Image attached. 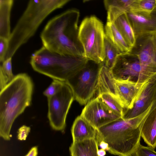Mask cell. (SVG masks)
<instances>
[{
	"label": "cell",
	"instance_id": "1",
	"mask_svg": "<svg viewBox=\"0 0 156 156\" xmlns=\"http://www.w3.org/2000/svg\"><path fill=\"white\" fill-rule=\"evenodd\" d=\"M80 15L78 10L70 9L49 20L40 35L43 46L60 55L84 57L78 36Z\"/></svg>",
	"mask_w": 156,
	"mask_h": 156
},
{
	"label": "cell",
	"instance_id": "2",
	"mask_svg": "<svg viewBox=\"0 0 156 156\" xmlns=\"http://www.w3.org/2000/svg\"><path fill=\"white\" fill-rule=\"evenodd\" d=\"M156 106L154 100L144 112L133 118H122L97 129L96 140L108 145V151L118 156H133L140 144L141 130L147 117Z\"/></svg>",
	"mask_w": 156,
	"mask_h": 156
},
{
	"label": "cell",
	"instance_id": "3",
	"mask_svg": "<svg viewBox=\"0 0 156 156\" xmlns=\"http://www.w3.org/2000/svg\"><path fill=\"white\" fill-rule=\"evenodd\" d=\"M34 83L26 73L16 75L0 92V136L10 139V131L16 119L31 104Z\"/></svg>",
	"mask_w": 156,
	"mask_h": 156
},
{
	"label": "cell",
	"instance_id": "4",
	"mask_svg": "<svg viewBox=\"0 0 156 156\" xmlns=\"http://www.w3.org/2000/svg\"><path fill=\"white\" fill-rule=\"evenodd\" d=\"M70 0H31L18 21L9 40L5 60L12 58L18 49L34 34L44 20L54 11Z\"/></svg>",
	"mask_w": 156,
	"mask_h": 156
},
{
	"label": "cell",
	"instance_id": "5",
	"mask_svg": "<svg viewBox=\"0 0 156 156\" xmlns=\"http://www.w3.org/2000/svg\"><path fill=\"white\" fill-rule=\"evenodd\" d=\"M87 60L83 56L51 52L43 46L32 54L30 63L35 71L53 79L66 82L84 66Z\"/></svg>",
	"mask_w": 156,
	"mask_h": 156
},
{
	"label": "cell",
	"instance_id": "6",
	"mask_svg": "<svg viewBox=\"0 0 156 156\" xmlns=\"http://www.w3.org/2000/svg\"><path fill=\"white\" fill-rule=\"evenodd\" d=\"M78 36L84 57L97 63H103L105 34L102 22L94 16L85 18L79 27Z\"/></svg>",
	"mask_w": 156,
	"mask_h": 156
},
{
	"label": "cell",
	"instance_id": "7",
	"mask_svg": "<svg viewBox=\"0 0 156 156\" xmlns=\"http://www.w3.org/2000/svg\"><path fill=\"white\" fill-rule=\"evenodd\" d=\"M103 64L88 60L84 66L66 82L71 89L74 99L80 104H86L97 90Z\"/></svg>",
	"mask_w": 156,
	"mask_h": 156
},
{
	"label": "cell",
	"instance_id": "8",
	"mask_svg": "<svg viewBox=\"0 0 156 156\" xmlns=\"http://www.w3.org/2000/svg\"><path fill=\"white\" fill-rule=\"evenodd\" d=\"M47 98L50 125L54 130L63 131L66 126L67 114L74 99L72 90L65 82L57 93Z\"/></svg>",
	"mask_w": 156,
	"mask_h": 156
},
{
	"label": "cell",
	"instance_id": "9",
	"mask_svg": "<svg viewBox=\"0 0 156 156\" xmlns=\"http://www.w3.org/2000/svg\"><path fill=\"white\" fill-rule=\"evenodd\" d=\"M111 70L115 80L120 81L144 83L155 76L147 72L141 66L138 58L130 52L119 55Z\"/></svg>",
	"mask_w": 156,
	"mask_h": 156
},
{
	"label": "cell",
	"instance_id": "10",
	"mask_svg": "<svg viewBox=\"0 0 156 156\" xmlns=\"http://www.w3.org/2000/svg\"><path fill=\"white\" fill-rule=\"evenodd\" d=\"M129 52L138 58L147 72L153 76L156 75V33L136 37L135 44Z\"/></svg>",
	"mask_w": 156,
	"mask_h": 156
},
{
	"label": "cell",
	"instance_id": "11",
	"mask_svg": "<svg viewBox=\"0 0 156 156\" xmlns=\"http://www.w3.org/2000/svg\"><path fill=\"white\" fill-rule=\"evenodd\" d=\"M80 115L97 129L122 118L98 97L87 103Z\"/></svg>",
	"mask_w": 156,
	"mask_h": 156
},
{
	"label": "cell",
	"instance_id": "12",
	"mask_svg": "<svg viewBox=\"0 0 156 156\" xmlns=\"http://www.w3.org/2000/svg\"><path fill=\"white\" fill-rule=\"evenodd\" d=\"M148 81L144 83H138L115 80V88L117 97L124 110L129 109L133 107Z\"/></svg>",
	"mask_w": 156,
	"mask_h": 156
},
{
	"label": "cell",
	"instance_id": "13",
	"mask_svg": "<svg viewBox=\"0 0 156 156\" xmlns=\"http://www.w3.org/2000/svg\"><path fill=\"white\" fill-rule=\"evenodd\" d=\"M156 98V75L148 81L133 107L124 110L122 118L127 119L134 118L145 111Z\"/></svg>",
	"mask_w": 156,
	"mask_h": 156
},
{
	"label": "cell",
	"instance_id": "14",
	"mask_svg": "<svg viewBox=\"0 0 156 156\" xmlns=\"http://www.w3.org/2000/svg\"><path fill=\"white\" fill-rule=\"evenodd\" d=\"M126 13L136 37L156 33V8L148 12H129Z\"/></svg>",
	"mask_w": 156,
	"mask_h": 156
},
{
	"label": "cell",
	"instance_id": "15",
	"mask_svg": "<svg viewBox=\"0 0 156 156\" xmlns=\"http://www.w3.org/2000/svg\"><path fill=\"white\" fill-rule=\"evenodd\" d=\"M98 129L81 115L75 119L71 129L73 142L96 139Z\"/></svg>",
	"mask_w": 156,
	"mask_h": 156
},
{
	"label": "cell",
	"instance_id": "16",
	"mask_svg": "<svg viewBox=\"0 0 156 156\" xmlns=\"http://www.w3.org/2000/svg\"><path fill=\"white\" fill-rule=\"evenodd\" d=\"M98 143L95 139L73 142L69 147L71 156H99Z\"/></svg>",
	"mask_w": 156,
	"mask_h": 156
},
{
	"label": "cell",
	"instance_id": "17",
	"mask_svg": "<svg viewBox=\"0 0 156 156\" xmlns=\"http://www.w3.org/2000/svg\"><path fill=\"white\" fill-rule=\"evenodd\" d=\"M133 0H106L104 1L107 11V23H113L120 16L129 12Z\"/></svg>",
	"mask_w": 156,
	"mask_h": 156
},
{
	"label": "cell",
	"instance_id": "18",
	"mask_svg": "<svg viewBox=\"0 0 156 156\" xmlns=\"http://www.w3.org/2000/svg\"><path fill=\"white\" fill-rule=\"evenodd\" d=\"M141 136L148 146L156 147V106L143 124Z\"/></svg>",
	"mask_w": 156,
	"mask_h": 156
},
{
	"label": "cell",
	"instance_id": "19",
	"mask_svg": "<svg viewBox=\"0 0 156 156\" xmlns=\"http://www.w3.org/2000/svg\"><path fill=\"white\" fill-rule=\"evenodd\" d=\"M115 83V80L111 70L103 64L100 71L97 88L98 95L102 93H107L111 94L118 98Z\"/></svg>",
	"mask_w": 156,
	"mask_h": 156
},
{
	"label": "cell",
	"instance_id": "20",
	"mask_svg": "<svg viewBox=\"0 0 156 156\" xmlns=\"http://www.w3.org/2000/svg\"><path fill=\"white\" fill-rule=\"evenodd\" d=\"M13 0H0V37L9 40L10 32V17Z\"/></svg>",
	"mask_w": 156,
	"mask_h": 156
},
{
	"label": "cell",
	"instance_id": "21",
	"mask_svg": "<svg viewBox=\"0 0 156 156\" xmlns=\"http://www.w3.org/2000/svg\"><path fill=\"white\" fill-rule=\"evenodd\" d=\"M105 29L106 37L122 54L130 52L131 48L127 43L114 23H107Z\"/></svg>",
	"mask_w": 156,
	"mask_h": 156
},
{
	"label": "cell",
	"instance_id": "22",
	"mask_svg": "<svg viewBox=\"0 0 156 156\" xmlns=\"http://www.w3.org/2000/svg\"><path fill=\"white\" fill-rule=\"evenodd\" d=\"M124 40L131 48L136 41V37L126 13L119 16L113 22Z\"/></svg>",
	"mask_w": 156,
	"mask_h": 156
},
{
	"label": "cell",
	"instance_id": "23",
	"mask_svg": "<svg viewBox=\"0 0 156 156\" xmlns=\"http://www.w3.org/2000/svg\"><path fill=\"white\" fill-rule=\"evenodd\" d=\"M105 58L103 64L111 70L118 56L122 54L120 51L106 37L104 41Z\"/></svg>",
	"mask_w": 156,
	"mask_h": 156
},
{
	"label": "cell",
	"instance_id": "24",
	"mask_svg": "<svg viewBox=\"0 0 156 156\" xmlns=\"http://www.w3.org/2000/svg\"><path fill=\"white\" fill-rule=\"evenodd\" d=\"M12 58L6 59L0 66V90L14 78L12 73Z\"/></svg>",
	"mask_w": 156,
	"mask_h": 156
},
{
	"label": "cell",
	"instance_id": "25",
	"mask_svg": "<svg viewBox=\"0 0 156 156\" xmlns=\"http://www.w3.org/2000/svg\"><path fill=\"white\" fill-rule=\"evenodd\" d=\"M97 97L109 108L122 117L124 108L117 97L111 94L107 93H101L98 95Z\"/></svg>",
	"mask_w": 156,
	"mask_h": 156
},
{
	"label": "cell",
	"instance_id": "26",
	"mask_svg": "<svg viewBox=\"0 0 156 156\" xmlns=\"http://www.w3.org/2000/svg\"><path fill=\"white\" fill-rule=\"evenodd\" d=\"M155 8L156 0H133L128 12H148Z\"/></svg>",
	"mask_w": 156,
	"mask_h": 156
},
{
	"label": "cell",
	"instance_id": "27",
	"mask_svg": "<svg viewBox=\"0 0 156 156\" xmlns=\"http://www.w3.org/2000/svg\"><path fill=\"white\" fill-rule=\"evenodd\" d=\"M65 83V82L58 80L53 79L50 85L43 92V94L47 98L54 95L59 91Z\"/></svg>",
	"mask_w": 156,
	"mask_h": 156
},
{
	"label": "cell",
	"instance_id": "28",
	"mask_svg": "<svg viewBox=\"0 0 156 156\" xmlns=\"http://www.w3.org/2000/svg\"><path fill=\"white\" fill-rule=\"evenodd\" d=\"M133 156H156V152L150 147L140 144Z\"/></svg>",
	"mask_w": 156,
	"mask_h": 156
},
{
	"label": "cell",
	"instance_id": "29",
	"mask_svg": "<svg viewBox=\"0 0 156 156\" xmlns=\"http://www.w3.org/2000/svg\"><path fill=\"white\" fill-rule=\"evenodd\" d=\"M9 45V39L0 37V62L2 63L5 60Z\"/></svg>",
	"mask_w": 156,
	"mask_h": 156
},
{
	"label": "cell",
	"instance_id": "30",
	"mask_svg": "<svg viewBox=\"0 0 156 156\" xmlns=\"http://www.w3.org/2000/svg\"><path fill=\"white\" fill-rule=\"evenodd\" d=\"M30 130V127L23 125L20 127L18 131V139L20 140H26Z\"/></svg>",
	"mask_w": 156,
	"mask_h": 156
},
{
	"label": "cell",
	"instance_id": "31",
	"mask_svg": "<svg viewBox=\"0 0 156 156\" xmlns=\"http://www.w3.org/2000/svg\"><path fill=\"white\" fill-rule=\"evenodd\" d=\"M38 148L37 146L33 147L25 156H37Z\"/></svg>",
	"mask_w": 156,
	"mask_h": 156
},
{
	"label": "cell",
	"instance_id": "32",
	"mask_svg": "<svg viewBox=\"0 0 156 156\" xmlns=\"http://www.w3.org/2000/svg\"><path fill=\"white\" fill-rule=\"evenodd\" d=\"M98 146H99L101 149L105 150V151H108L109 147L108 144L103 141H101L98 143Z\"/></svg>",
	"mask_w": 156,
	"mask_h": 156
},
{
	"label": "cell",
	"instance_id": "33",
	"mask_svg": "<svg viewBox=\"0 0 156 156\" xmlns=\"http://www.w3.org/2000/svg\"><path fill=\"white\" fill-rule=\"evenodd\" d=\"M98 154L99 156H105L106 154V151L102 149H99Z\"/></svg>",
	"mask_w": 156,
	"mask_h": 156
}]
</instances>
